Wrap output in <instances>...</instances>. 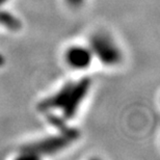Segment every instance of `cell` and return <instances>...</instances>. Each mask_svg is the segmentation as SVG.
<instances>
[{
  "mask_svg": "<svg viewBox=\"0 0 160 160\" xmlns=\"http://www.w3.org/2000/svg\"><path fill=\"white\" fill-rule=\"evenodd\" d=\"M4 1H5V0H0V5H1V4H2V3H3V2H4Z\"/></svg>",
  "mask_w": 160,
  "mask_h": 160,
  "instance_id": "8992f818",
  "label": "cell"
},
{
  "mask_svg": "<svg viewBox=\"0 0 160 160\" xmlns=\"http://www.w3.org/2000/svg\"><path fill=\"white\" fill-rule=\"evenodd\" d=\"M89 86L91 80L88 78L76 83H69L54 96L42 102L40 108L43 110L60 109L63 112V117L71 119L77 112L78 107L88 94Z\"/></svg>",
  "mask_w": 160,
  "mask_h": 160,
  "instance_id": "6da1fadb",
  "label": "cell"
},
{
  "mask_svg": "<svg viewBox=\"0 0 160 160\" xmlns=\"http://www.w3.org/2000/svg\"><path fill=\"white\" fill-rule=\"evenodd\" d=\"M76 137H77V131L70 130L63 133L62 136L49 137V138L43 139L36 145L26 147L23 151L24 155L22 157H40L41 155H44L46 153H52L57 150H62Z\"/></svg>",
  "mask_w": 160,
  "mask_h": 160,
  "instance_id": "3957f363",
  "label": "cell"
},
{
  "mask_svg": "<svg viewBox=\"0 0 160 160\" xmlns=\"http://www.w3.org/2000/svg\"><path fill=\"white\" fill-rule=\"evenodd\" d=\"M92 53L107 66H113L120 62L122 53L112 39L104 33H96L92 38Z\"/></svg>",
  "mask_w": 160,
  "mask_h": 160,
  "instance_id": "7a4b0ae2",
  "label": "cell"
},
{
  "mask_svg": "<svg viewBox=\"0 0 160 160\" xmlns=\"http://www.w3.org/2000/svg\"><path fill=\"white\" fill-rule=\"evenodd\" d=\"M67 3L69 5L73 6V8H78L79 5H81L84 0H66Z\"/></svg>",
  "mask_w": 160,
  "mask_h": 160,
  "instance_id": "5b68a950",
  "label": "cell"
},
{
  "mask_svg": "<svg viewBox=\"0 0 160 160\" xmlns=\"http://www.w3.org/2000/svg\"><path fill=\"white\" fill-rule=\"evenodd\" d=\"M92 53L89 49L81 46H73L66 52L67 63L75 70H83L91 65Z\"/></svg>",
  "mask_w": 160,
  "mask_h": 160,
  "instance_id": "277c9868",
  "label": "cell"
}]
</instances>
